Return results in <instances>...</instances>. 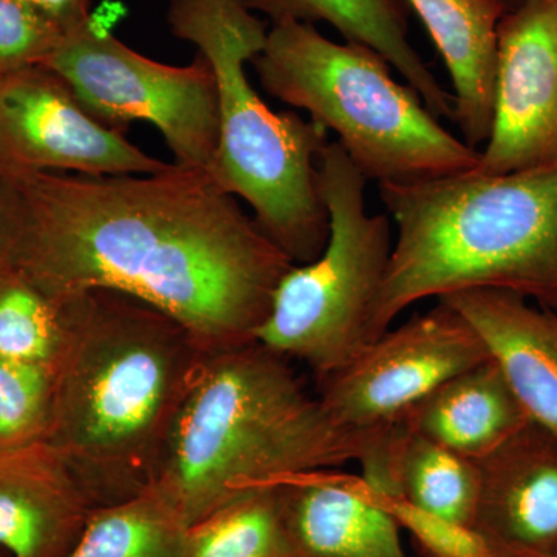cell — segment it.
I'll return each instance as SVG.
<instances>
[{
  "instance_id": "obj_1",
  "label": "cell",
  "mask_w": 557,
  "mask_h": 557,
  "mask_svg": "<svg viewBox=\"0 0 557 557\" xmlns=\"http://www.w3.org/2000/svg\"><path fill=\"white\" fill-rule=\"evenodd\" d=\"M9 175L22 200L14 267L50 298L129 296L209 354L258 343L295 263L208 172Z\"/></svg>"
},
{
  "instance_id": "obj_2",
  "label": "cell",
  "mask_w": 557,
  "mask_h": 557,
  "mask_svg": "<svg viewBox=\"0 0 557 557\" xmlns=\"http://www.w3.org/2000/svg\"><path fill=\"white\" fill-rule=\"evenodd\" d=\"M61 302L65 339L47 443L100 507L115 504L152 483L209 351L168 314L120 293Z\"/></svg>"
},
{
  "instance_id": "obj_3",
  "label": "cell",
  "mask_w": 557,
  "mask_h": 557,
  "mask_svg": "<svg viewBox=\"0 0 557 557\" xmlns=\"http://www.w3.org/2000/svg\"><path fill=\"white\" fill-rule=\"evenodd\" d=\"M384 435L338 426L289 359L259 343L209 354L172 424L156 487L188 527L252 491L379 456Z\"/></svg>"
},
{
  "instance_id": "obj_4",
  "label": "cell",
  "mask_w": 557,
  "mask_h": 557,
  "mask_svg": "<svg viewBox=\"0 0 557 557\" xmlns=\"http://www.w3.org/2000/svg\"><path fill=\"white\" fill-rule=\"evenodd\" d=\"M379 190L397 237L370 343L413 304L463 289L515 293L557 314V161Z\"/></svg>"
},
{
  "instance_id": "obj_5",
  "label": "cell",
  "mask_w": 557,
  "mask_h": 557,
  "mask_svg": "<svg viewBox=\"0 0 557 557\" xmlns=\"http://www.w3.org/2000/svg\"><path fill=\"white\" fill-rule=\"evenodd\" d=\"M168 21L214 73L219 143L211 177L247 201L295 265L318 259L330 233L318 168L329 131L296 112H274L249 83L245 65L265 47L267 25L242 0H171Z\"/></svg>"
},
{
  "instance_id": "obj_6",
  "label": "cell",
  "mask_w": 557,
  "mask_h": 557,
  "mask_svg": "<svg viewBox=\"0 0 557 557\" xmlns=\"http://www.w3.org/2000/svg\"><path fill=\"white\" fill-rule=\"evenodd\" d=\"M251 64L267 94L335 132L358 170L379 185L478 170L479 150L445 129L369 47L335 42L317 25L285 21L273 24Z\"/></svg>"
},
{
  "instance_id": "obj_7",
  "label": "cell",
  "mask_w": 557,
  "mask_h": 557,
  "mask_svg": "<svg viewBox=\"0 0 557 557\" xmlns=\"http://www.w3.org/2000/svg\"><path fill=\"white\" fill-rule=\"evenodd\" d=\"M327 207V245L318 259L293 265L278 282L259 344L309 366L317 376L350 362L370 343V318L391 262L388 214L366 207L369 180L338 141L318 160Z\"/></svg>"
},
{
  "instance_id": "obj_8",
  "label": "cell",
  "mask_w": 557,
  "mask_h": 557,
  "mask_svg": "<svg viewBox=\"0 0 557 557\" xmlns=\"http://www.w3.org/2000/svg\"><path fill=\"white\" fill-rule=\"evenodd\" d=\"M44 65L67 81L102 123L120 131L132 121L152 124L166 139L175 163L212 174L219 143L218 86L200 53L186 67L160 64L90 20L65 35Z\"/></svg>"
},
{
  "instance_id": "obj_9",
  "label": "cell",
  "mask_w": 557,
  "mask_h": 557,
  "mask_svg": "<svg viewBox=\"0 0 557 557\" xmlns=\"http://www.w3.org/2000/svg\"><path fill=\"white\" fill-rule=\"evenodd\" d=\"M475 329L437 300L373 339L343 368L319 376L318 398L338 426L384 435L443 383L490 359Z\"/></svg>"
},
{
  "instance_id": "obj_10",
  "label": "cell",
  "mask_w": 557,
  "mask_h": 557,
  "mask_svg": "<svg viewBox=\"0 0 557 557\" xmlns=\"http://www.w3.org/2000/svg\"><path fill=\"white\" fill-rule=\"evenodd\" d=\"M102 123L46 65L0 78V171L143 175L166 170Z\"/></svg>"
},
{
  "instance_id": "obj_11",
  "label": "cell",
  "mask_w": 557,
  "mask_h": 557,
  "mask_svg": "<svg viewBox=\"0 0 557 557\" xmlns=\"http://www.w3.org/2000/svg\"><path fill=\"white\" fill-rule=\"evenodd\" d=\"M557 161V0H520L498 25L493 127L485 174Z\"/></svg>"
},
{
  "instance_id": "obj_12",
  "label": "cell",
  "mask_w": 557,
  "mask_h": 557,
  "mask_svg": "<svg viewBox=\"0 0 557 557\" xmlns=\"http://www.w3.org/2000/svg\"><path fill=\"white\" fill-rule=\"evenodd\" d=\"M475 463V530L504 557L556 553L557 434L530 420Z\"/></svg>"
},
{
  "instance_id": "obj_13",
  "label": "cell",
  "mask_w": 557,
  "mask_h": 557,
  "mask_svg": "<svg viewBox=\"0 0 557 557\" xmlns=\"http://www.w3.org/2000/svg\"><path fill=\"white\" fill-rule=\"evenodd\" d=\"M98 507L49 443L0 450V549L11 557H69Z\"/></svg>"
},
{
  "instance_id": "obj_14",
  "label": "cell",
  "mask_w": 557,
  "mask_h": 557,
  "mask_svg": "<svg viewBox=\"0 0 557 557\" xmlns=\"http://www.w3.org/2000/svg\"><path fill=\"white\" fill-rule=\"evenodd\" d=\"M274 490L298 557H409L401 528L362 475L324 469Z\"/></svg>"
},
{
  "instance_id": "obj_15",
  "label": "cell",
  "mask_w": 557,
  "mask_h": 557,
  "mask_svg": "<svg viewBox=\"0 0 557 557\" xmlns=\"http://www.w3.org/2000/svg\"><path fill=\"white\" fill-rule=\"evenodd\" d=\"M437 300L475 329L531 420L557 434V314L502 289H463Z\"/></svg>"
},
{
  "instance_id": "obj_16",
  "label": "cell",
  "mask_w": 557,
  "mask_h": 557,
  "mask_svg": "<svg viewBox=\"0 0 557 557\" xmlns=\"http://www.w3.org/2000/svg\"><path fill=\"white\" fill-rule=\"evenodd\" d=\"M426 28L453 83L454 121L478 149L493 127L498 25L504 0H406Z\"/></svg>"
},
{
  "instance_id": "obj_17",
  "label": "cell",
  "mask_w": 557,
  "mask_h": 557,
  "mask_svg": "<svg viewBox=\"0 0 557 557\" xmlns=\"http://www.w3.org/2000/svg\"><path fill=\"white\" fill-rule=\"evenodd\" d=\"M530 420L504 372L490 358L435 388L397 424L479 460Z\"/></svg>"
},
{
  "instance_id": "obj_18",
  "label": "cell",
  "mask_w": 557,
  "mask_h": 557,
  "mask_svg": "<svg viewBox=\"0 0 557 557\" xmlns=\"http://www.w3.org/2000/svg\"><path fill=\"white\" fill-rule=\"evenodd\" d=\"M247 9L265 14L271 24L324 22L346 39L375 50L406 84L418 91L437 119L454 121V98L409 40L408 21L398 0H242Z\"/></svg>"
},
{
  "instance_id": "obj_19",
  "label": "cell",
  "mask_w": 557,
  "mask_h": 557,
  "mask_svg": "<svg viewBox=\"0 0 557 557\" xmlns=\"http://www.w3.org/2000/svg\"><path fill=\"white\" fill-rule=\"evenodd\" d=\"M369 483L381 493L397 494L426 511L474 528L480 497L475 460L398 424L388 432L379 478Z\"/></svg>"
},
{
  "instance_id": "obj_20",
  "label": "cell",
  "mask_w": 557,
  "mask_h": 557,
  "mask_svg": "<svg viewBox=\"0 0 557 557\" xmlns=\"http://www.w3.org/2000/svg\"><path fill=\"white\" fill-rule=\"evenodd\" d=\"M188 523L153 486L101 505L69 557H185Z\"/></svg>"
},
{
  "instance_id": "obj_21",
  "label": "cell",
  "mask_w": 557,
  "mask_h": 557,
  "mask_svg": "<svg viewBox=\"0 0 557 557\" xmlns=\"http://www.w3.org/2000/svg\"><path fill=\"white\" fill-rule=\"evenodd\" d=\"M185 557H298L274 486L245 494L190 525Z\"/></svg>"
},
{
  "instance_id": "obj_22",
  "label": "cell",
  "mask_w": 557,
  "mask_h": 557,
  "mask_svg": "<svg viewBox=\"0 0 557 557\" xmlns=\"http://www.w3.org/2000/svg\"><path fill=\"white\" fill-rule=\"evenodd\" d=\"M65 313L16 267L0 276V359L57 368L64 346Z\"/></svg>"
},
{
  "instance_id": "obj_23",
  "label": "cell",
  "mask_w": 557,
  "mask_h": 557,
  "mask_svg": "<svg viewBox=\"0 0 557 557\" xmlns=\"http://www.w3.org/2000/svg\"><path fill=\"white\" fill-rule=\"evenodd\" d=\"M53 398V370L0 359V450L47 443Z\"/></svg>"
},
{
  "instance_id": "obj_24",
  "label": "cell",
  "mask_w": 557,
  "mask_h": 557,
  "mask_svg": "<svg viewBox=\"0 0 557 557\" xmlns=\"http://www.w3.org/2000/svg\"><path fill=\"white\" fill-rule=\"evenodd\" d=\"M368 482V480H366ZM379 493L381 505L408 531L426 557H504L475 528L442 518L397 494Z\"/></svg>"
},
{
  "instance_id": "obj_25",
  "label": "cell",
  "mask_w": 557,
  "mask_h": 557,
  "mask_svg": "<svg viewBox=\"0 0 557 557\" xmlns=\"http://www.w3.org/2000/svg\"><path fill=\"white\" fill-rule=\"evenodd\" d=\"M65 33L24 0H0V78L44 65Z\"/></svg>"
},
{
  "instance_id": "obj_26",
  "label": "cell",
  "mask_w": 557,
  "mask_h": 557,
  "mask_svg": "<svg viewBox=\"0 0 557 557\" xmlns=\"http://www.w3.org/2000/svg\"><path fill=\"white\" fill-rule=\"evenodd\" d=\"M22 231V200L11 175L0 171V276L13 269Z\"/></svg>"
},
{
  "instance_id": "obj_27",
  "label": "cell",
  "mask_w": 557,
  "mask_h": 557,
  "mask_svg": "<svg viewBox=\"0 0 557 557\" xmlns=\"http://www.w3.org/2000/svg\"><path fill=\"white\" fill-rule=\"evenodd\" d=\"M49 17L65 35L89 24L91 0H24Z\"/></svg>"
},
{
  "instance_id": "obj_28",
  "label": "cell",
  "mask_w": 557,
  "mask_h": 557,
  "mask_svg": "<svg viewBox=\"0 0 557 557\" xmlns=\"http://www.w3.org/2000/svg\"><path fill=\"white\" fill-rule=\"evenodd\" d=\"M505 3H507L508 9H511V7L518 5L520 0H504Z\"/></svg>"
},
{
  "instance_id": "obj_29",
  "label": "cell",
  "mask_w": 557,
  "mask_h": 557,
  "mask_svg": "<svg viewBox=\"0 0 557 557\" xmlns=\"http://www.w3.org/2000/svg\"><path fill=\"white\" fill-rule=\"evenodd\" d=\"M547 557H557V552L556 553H553V555H549Z\"/></svg>"
}]
</instances>
